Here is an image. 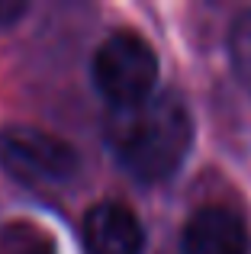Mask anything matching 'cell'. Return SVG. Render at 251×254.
I'll list each match as a JSON object with an SVG mask.
<instances>
[{"instance_id": "1", "label": "cell", "mask_w": 251, "mask_h": 254, "mask_svg": "<svg viewBox=\"0 0 251 254\" xmlns=\"http://www.w3.org/2000/svg\"><path fill=\"white\" fill-rule=\"evenodd\" d=\"M107 142L116 161L142 184H161L181 171L193 145V119L174 90L151 93L145 103L113 110Z\"/></svg>"}, {"instance_id": "2", "label": "cell", "mask_w": 251, "mask_h": 254, "mask_svg": "<svg viewBox=\"0 0 251 254\" xmlns=\"http://www.w3.org/2000/svg\"><path fill=\"white\" fill-rule=\"evenodd\" d=\"M77 151L36 126L0 129V171L29 190H58L77 177Z\"/></svg>"}, {"instance_id": "3", "label": "cell", "mask_w": 251, "mask_h": 254, "mask_svg": "<svg viewBox=\"0 0 251 254\" xmlns=\"http://www.w3.org/2000/svg\"><path fill=\"white\" fill-rule=\"evenodd\" d=\"M90 77L113 110L145 103L155 93L158 55L138 32L116 29L97 45L94 62H90Z\"/></svg>"}, {"instance_id": "4", "label": "cell", "mask_w": 251, "mask_h": 254, "mask_svg": "<svg viewBox=\"0 0 251 254\" xmlns=\"http://www.w3.org/2000/svg\"><path fill=\"white\" fill-rule=\"evenodd\" d=\"M181 251L184 254H251L248 222L229 206H203L184 225Z\"/></svg>"}, {"instance_id": "5", "label": "cell", "mask_w": 251, "mask_h": 254, "mask_svg": "<svg viewBox=\"0 0 251 254\" xmlns=\"http://www.w3.org/2000/svg\"><path fill=\"white\" fill-rule=\"evenodd\" d=\"M81 232L87 254H142L145 248V232L138 216L116 199H103V203L90 206Z\"/></svg>"}, {"instance_id": "6", "label": "cell", "mask_w": 251, "mask_h": 254, "mask_svg": "<svg viewBox=\"0 0 251 254\" xmlns=\"http://www.w3.org/2000/svg\"><path fill=\"white\" fill-rule=\"evenodd\" d=\"M0 254H58V245L42 225L10 219L0 225Z\"/></svg>"}, {"instance_id": "7", "label": "cell", "mask_w": 251, "mask_h": 254, "mask_svg": "<svg viewBox=\"0 0 251 254\" xmlns=\"http://www.w3.org/2000/svg\"><path fill=\"white\" fill-rule=\"evenodd\" d=\"M229 64L242 90L251 97V6L242 10L229 26Z\"/></svg>"}, {"instance_id": "8", "label": "cell", "mask_w": 251, "mask_h": 254, "mask_svg": "<svg viewBox=\"0 0 251 254\" xmlns=\"http://www.w3.org/2000/svg\"><path fill=\"white\" fill-rule=\"evenodd\" d=\"M26 13H29V3H26V0H0V29H10Z\"/></svg>"}]
</instances>
